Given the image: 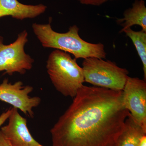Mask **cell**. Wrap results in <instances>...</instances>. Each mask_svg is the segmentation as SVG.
Here are the masks:
<instances>
[{"instance_id":"6da1fadb","label":"cell","mask_w":146,"mask_h":146,"mask_svg":"<svg viewBox=\"0 0 146 146\" xmlns=\"http://www.w3.org/2000/svg\"><path fill=\"white\" fill-rule=\"evenodd\" d=\"M129 115L122 91L83 85L51 129L52 146H114Z\"/></svg>"},{"instance_id":"7a4b0ae2","label":"cell","mask_w":146,"mask_h":146,"mask_svg":"<svg viewBox=\"0 0 146 146\" xmlns=\"http://www.w3.org/2000/svg\"><path fill=\"white\" fill-rule=\"evenodd\" d=\"M32 28L37 39L45 48H52L71 53L75 58L96 57L104 59L106 53L104 45L102 43L93 44L81 38L79 29L75 25L70 27L64 33L54 31L50 22L47 24H33Z\"/></svg>"},{"instance_id":"3957f363","label":"cell","mask_w":146,"mask_h":146,"mask_svg":"<svg viewBox=\"0 0 146 146\" xmlns=\"http://www.w3.org/2000/svg\"><path fill=\"white\" fill-rule=\"evenodd\" d=\"M46 69L55 88L65 97L74 98L83 85L82 68L68 53L53 51L47 60Z\"/></svg>"},{"instance_id":"277c9868","label":"cell","mask_w":146,"mask_h":146,"mask_svg":"<svg viewBox=\"0 0 146 146\" xmlns=\"http://www.w3.org/2000/svg\"><path fill=\"white\" fill-rule=\"evenodd\" d=\"M84 82L95 86L123 91L129 72L110 60L96 57L84 59L82 63Z\"/></svg>"},{"instance_id":"5b68a950","label":"cell","mask_w":146,"mask_h":146,"mask_svg":"<svg viewBox=\"0 0 146 146\" xmlns=\"http://www.w3.org/2000/svg\"><path fill=\"white\" fill-rule=\"evenodd\" d=\"M26 30L18 35L16 41L9 45L3 44L0 36V72L5 71L9 75L18 73L24 74L32 68L34 60L25 50L28 42Z\"/></svg>"},{"instance_id":"8992f818","label":"cell","mask_w":146,"mask_h":146,"mask_svg":"<svg viewBox=\"0 0 146 146\" xmlns=\"http://www.w3.org/2000/svg\"><path fill=\"white\" fill-rule=\"evenodd\" d=\"M33 89L32 86H24L21 81L12 84L5 79L0 84V100L20 110L29 117H33V108L40 104L41 100L39 97L29 96Z\"/></svg>"},{"instance_id":"52a82bcc","label":"cell","mask_w":146,"mask_h":146,"mask_svg":"<svg viewBox=\"0 0 146 146\" xmlns=\"http://www.w3.org/2000/svg\"><path fill=\"white\" fill-rule=\"evenodd\" d=\"M122 91L125 107L137 123L146 130L145 80L128 76Z\"/></svg>"},{"instance_id":"ba28073f","label":"cell","mask_w":146,"mask_h":146,"mask_svg":"<svg viewBox=\"0 0 146 146\" xmlns=\"http://www.w3.org/2000/svg\"><path fill=\"white\" fill-rule=\"evenodd\" d=\"M7 125L1 127V130L13 146H44L32 136L27 125V120L22 117L18 109L12 108Z\"/></svg>"},{"instance_id":"9c48e42d","label":"cell","mask_w":146,"mask_h":146,"mask_svg":"<svg viewBox=\"0 0 146 146\" xmlns=\"http://www.w3.org/2000/svg\"><path fill=\"white\" fill-rule=\"evenodd\" d=\"M46 9L42 4L29 5L18 0H0V18L7 16L20 20L35 18L44 13Z\"/></svg>"},{"instance_id":"30bf717a","label":"cell","mask_w":146,"mask_h":146,"mask_svg":"<svg viewBox=\"0 0 146 146\" xmlns=\"http://www.w3.org/2000/svg\"><path fill=\"white\" fill-rule=\"evenodd\" d=\"M123 27L120 33L134 25H138L146 31V7L144 0H135L132 7L126 9L123 18L116 21Z\"/></svg>"},{"instance_id":"8fae6325","label":"cell","mask_w":146,"mask_h":146,"mask_svg":"<svg viewBox=\"0 0 146 146\" xmlns=\"http://www.w3.org/2000/svg\"><path fill=\"white\" fill-rule=\"evenodd\" d=\"M146 130L137 123L129 115L125 123L124 127L114 146H138L141 137Z\"/></svg>"},{"instance_id":"7c38bea8","label":"cell","mask_w":146,"mask_h":146,"mask_svg":"<svg viewBox=\"0 0 146 146\" xmlns=\"http://www.w3.org/2000/svg\"><path fill=\"white\" fill-rule=\"evenodd\" d=\"M134 44L143 65L144 80H146V31L143 30L140 31H133L131 28L124 31Z\"/></svg>"},{"instance_id":"4fadbf2b","label":"cell","mask_w":146,"mask_h":146,"mask_svg":"<svg viewBox=\"0 0 146 146\" xmlns=\"http://www.w3.org/2000/svg\"><path fill=\"white\" fill-rule=\"evenodd\" d=\"M82 4L85 5L100 6L108 1L114 0H78Z\"/></svg>"},{"instance_id":"5bb4252c","label":"cell","mask_w":146,"mask_h":146,"mask_svg":"<svg viewBox=\"0 0 146 146\" xmlns=\"http://www.w3.org/2000/svg\"><path fill=\"white\" fill-rule=\"evenodd\" d=\"M12 112V108L7 110L5 112H4L0 115V128L3 125L6 121L8 119L9 116Z\"/></svg>"},{"instance_id":"9a60e30c","label":"cell","mask_w":146,"mask_h":146,"mask_svg":"<svg viewBox=\"0 0 146 146\" xmlns=\"http://www.w3.org/2000/svg\"><path fill=\"white\" fill-rule=\"evenodd\" d=\"M0 146H13L0 130Z\"/></svg>"},{"instance_id":"2e32d148","label":"cell","mask_w":146,"mask_h":146,"mask_svg":"<svg viewBox=\"0 0 146 146\" xmlns=\"http://www.w3.org/2000/svg\"><path fill=\"white\" fill-rule=\"evenodd\" d=\"M138 146H146V134L143 136L138 143Z\"/></svg>"}]
</instances>
